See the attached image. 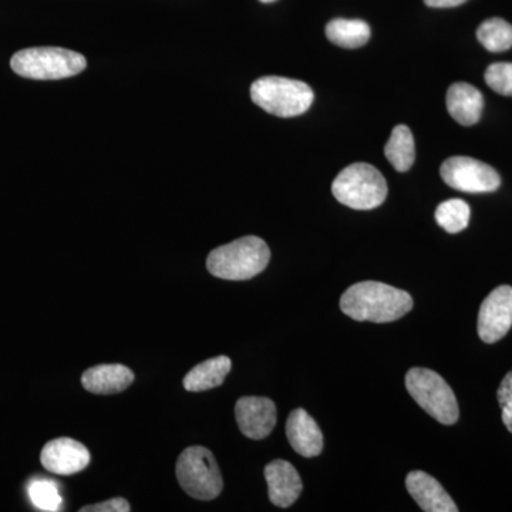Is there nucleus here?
Listing matches in <instances>:
<instances>
[{
  "label": "nucleus",
  "instance_id": "19",
  "mask_svg": "<svg viewBox=\"0 0 512 512\" xmlns=\"http://www.w3.org/2000/svg\"><path fill=\"white\" fill-rule=\"evenodd\" d=\"M384 156L399 173H406L413 167L416 146H414L413 134L409 127L400 124L393 128L392 136L384 147Z\"/></svg>",
  "mask_w": 512,
  "mask_h": 512
},
{
  "label": "nucleus",
  "instance_id": "3",
  "mask_svg": "<svg viewBox=\"0 0 512 512\" xmlns=\"http://www.w3.org/2000/svg\"><path fill=\"white\" fill-rule=\"evenodd\" d=\"M251 99L266 113L289 119L311 109L315 94L308 84L299 80L266 76L252 83Z\"/></svg>",
  "mask_w": 512,
  "mask_h": 512
},
{
  "label": "nucleus",
  "instance_id": "16",
  "mask_svg": "<svg viewBox=\"0 0 512 512\" xmlns=\"http://www.w3.org/2000/svg\"><path fill=\"white\" fill-rule=\"evenodd\" d=\"M134 382L133 370L124 365H99L90 367L82 376V384L93 394L124 392Z\"/></svg>",
  "mask_w": 512,
  "mask_h": 512
},
{
  "label": "nucleus",
  "instance_id": "10",
  "mask_svg": "<svg viewBox=\"0 0 512 512\" xmlns=\"http://www.w3.org/2000/svg\"><path fill=\"white\" fill-rule=\"evenodd\" d=\"M92 456L80 441L60 437L49 441L40 454L42 466L57 476H73L89 466Z\"/></svg>",
  "mask_w": 512,
  "mask_h": 512
},
{
  "label": "nucleus",
  "instance_id": "9",
  "mask_svg": "<svg viewBox=\"0 0 512 512\" xmlns=\"http://www.w3.org/2000/svg\"><path fill=\"white\" fill-rule=\"evenodd\" d=\"M512 326V288L498 286L481 305L478 313V336L485 343H495L510 332Z\"/></svg>",
  "mask_w": 512,
  "mask_h": 512
},
{
  "label": "nucleus",
  "instance_id": "22",
  "mask_svg": "<svg viewBox=\"0 0 512 512\" xmlns=\"http://www.w3.org/2000/svg\"><path fill=\"white\" fill-rule=\"evenodd\" d=\"M30 501L37 510L55 512L59 511L63 504L62 494L56 481L49 478H35L30 481L28 487Z\"/></svg>",
  "mask_w": 512,
  "mask_h": 512
},
{
  "label": "nucleus",
  "instance_id": "15",
  "mask_svg": "<svg viewBox=\"0 0 512 512\" xmlns=\"http://www.w3.org/2000/svg\"><path fill=\"white\" fill-rule=\"evenodd\" d=\"M484 97L468 83H454L447 92V110L461 126H474L481 119Z\"/></svg>",
  "mask_w": 512,
  "mask_h": 512
},
{
  "label": "nucleus",
  "instance_id": "4",
  "mask_svg": "<svg viewBox=\"0 0 512 512\" xmlns=\"http://www.w3.org/2000/svg\"><path fill=\"white\" fill-rule=\"evenodd\" d=\"M332 192L340 204L353 210L369 211L383 204L389 188L376 167L356 163L340 171L333 181Z\"/></svg>",
  "mask_w": 512,
  "mask_h": 512
},
{
  "label": "nucleus",
  "instance_id": "6",
  "mask_svg": "<svg viewBox=\"0 0 512 512\" xmlns=\"http://www.w3.org/2000/svg\"><path fill=\"white\" fill-rule=\"evenodd\" d=\"M406 389L414 402L433 419L444 426L457 423L460 410L456 394L439 373L424 367H413L406 375Z\"/></svg>",
  "mask_w": 512,
  "mask_h": 512
},
{
  "label": "nucleus",
  "instance_id": "23",
  "mask_svg": "<svg viewBox=\"0 0 512 512\" xmlns=\"http://www.w3.org/2000/svg\"><path fill=\"white\" fill-rule=\"evenodd\" d=\"M485 83L501 96H512V63H494L485 72Z\"/></svg>",
  "mask_w": 512,
  "mask_h": 512
},
{
  "label": "nucleus",
  "instance_id": "20",
  "mask_svg": "<svg viewBox=\"0 0 512 512\" xmlns=\"http://www.w3.org/2000/svg\"><path fill=\"white\" fill-rule=\"evenodd\" d=\"M477 39L488 52H505L512 47V26L500 18L485 20L477 29Z\"/></svg>",
  "mask_w": 512,
  "mask_h": 512
},
{
  "label": "nucleus",
  "instance_id": "2",
  "mask_svg": "<svg viewBox=\"0 0 512 512\" xmlns=\"http://www.w3.org/2000/svg\"><path fill=\"white\" fill-rule=\"evenodd\" d=\"M271 251L264 239L239 238L231 244L214 249L207 259L211 275L227 281H247L265 271Z\"/></svg>",
  "mask_w": 512,
  "mask_h": 512
},
{
  "label": "nucleus",
  "instance_id": "27",
  "mask_svg": "<svg viewBox=\"0 0 512 512\" xmlns=\"http://www.w3.org/2000/svg\"><path fill=\"white\" fill-rule=\"evenodd\" d=\"M501 410H503V421L507 430L512 434V404H505V406H501Z\"/></svg>",
  "mask_w": 512,
  "mask_h": 512
},
{
  "label": "nucleus",
  "instance_id": "18",
  "mask_svg": "<svg viewBox=\"0 0 512 512\" xmlns=\"http://www.w3.org/2000/svg\"><path fill=\"white\" fill-rule=\"evenodd\" d=\"M369 25L359 19H333L326 26V37L333 45L345 49H359L369 42Z\"/></svg>",
  "mask_w": 512,
  "mask_h": 512
},
{
  "label": "nucleus",
  "instance_id": "5",
  "mask_svg": "<svg viewBox=\"0 0 512 512\" xmlns=\"http://www.w3.org/2000/svg\"><path fill=\"white\" fill-rule=\"evenodd\" d=\"M10 66L26 79L60 80L82 73L87 62L80 53L62 47H32L16 53Z\"/></svg>",
  "mask_w": 512,
  "mask_h": 512
},
{
  "label": "nucleus",
  "instance_id": "14",
  "mask_svg": "<svg viewBox=\"0 0 512 512\" xmlns=\"http://www.w3.org/2000/svg\"><path fill=\"white\" fill-rule=\"evenodd\" d=\"M289 444L302 457L320 456L323 450V434L311 414L303 409L293 410L286 421Z\"/></svg>",
  "mask_w": 512,
  "mask_h": 512
},
{
  "label": "nucleus",
  "instance_id": "24",
  "mask_svg": "<svg viewBox=\"0 0 512 512\" xmlns=\"http://www.w3.org/2000/svg\"><path fill=\"white\" fill-rule=\"evenodd\" d=\"M130 504L126 498L116 497L111 500L104 501V503L86 505L83 507L82 512H128L130 511Z\"/></svg>",
  "mask_w": 512,
  "mask_h": 512
},
{
  "label": "nucleus",
  "instance_id": "17",
  "mask_svg": "<svg viewBox=\"0 0 512 512\" xmlns=\"http://www.w3.org/2000/svg\"><path fill=\"white\" fill-rule=\"evenodd\" d=\"M231 359L228 356L211 357L200 365L192 367L184 377V389L198 393L220 387L231 372Z\"/></svg>",
  "mask_w": 512,
  "mask_h": 512
},
{
  "label": "nucleus",
  "instance_id": "12",
  "mask_svg": "<svg viewBox=\"0 0 512 512\" xmlns=\"http://www.w3.org/2000/svg\"><path fill=\"white\" fill-rule=\"evenodd\" d=\"M265 480L269 500L276 507H291L302 493V478L289 461H271L265 467Z\"/></svg>",
  "mask_w": 512,
  "mask_h": 512
},
{
  "label": "nucleus",
  "instance_id": "7",
  "mask_svg": "<svg viewBox=\"0 0 512 512\" xmlns=\"http://www.w3.org/2000/svg\"><path fill=\"white\" fill-rule=\"evenodd\" d=\"M177 480L185 493L201 501L214 500L224 487L214 454L201 446L185 448L178 457Z\"/></svg>",
  "mask_w": 512,
  "mask_h": 512
},
{
  "label": "nucleus",
  "instance_id": "28",
  "mask_svg": "<svg viewBox=\"0 0 512 512\" xmlns=\"http://www.w3.org/2000/svg\"><path fill=\"white\" fill-rule=\"evenodd\" d=\"M259 2H262V3H272V2H275V0H259Z\"/></svg>",
  "mask_w": 512,
  "mask_h": 512
},
{
  "label": "nucleus",
  "instance_id": "1",
  "mask_svg": "<svg viewBox=\"0 0 512 512\" xmlns=\"http://www.w3.org/2000/svg\"><path fill=\"white\" fill-rule=\"evenodd\" d=\"M340 309L357 322L389 323L413 309V298L403 289L365 281L350 286L340 298Z\"/></svg>",
  "mask_w": 512,
  "mask_h": 512
},
{
  "label": "nucleus",
  "instance_id": "26",
  "mask_svg": "<svg viewBox=\"0 0 512 512\" xmlns=\"http://www.w3.org/2000/svg\"><path fill=\"white\" fill-rule=\"evenodd\" d=\"M466 2L468 0H424L429 8H456Z\"/></svg>",
  "mask_w": 512,
  "mask_h": 512
},
{
  "label": "nucleus",
  "instance_id": "25",
  "mask_svg": "<svg viewBox=\"0 0 512 512\" xmlns=\"http://www.w3.org/2000/svg\"><path fill=\"white\" fill-rule=\"evenodd\" d=\"M497 399L500 406L512 404V370L504 377L497 392Z\"/></svg>",
  "mask_w": 512,
  "mask_h": 512
},
{
  "label": "nucleus",
  "instance_id": "8",
  "mask_svg": "<svg viewBox=\"0 0 512 512\" xmlns=\"http://www.w3.org/2000/svg\"><path fill=\"white\" fill-rule=\"evenodd\" d=\"M441 178L457 191L481 194L500 188V174L483 161L470 157H451L440 168Z\"/></svg>",
  "mask_w": 512,
  "mask_h": 512
},
{
  "label": "nucleus",
  "instance_id": "11",
  "mask_svg": "<svg viewBox=\"0 0 512 512\" xmlns=\"http://www.w3.org/2000/svg\"><path fill=\"white\" fill-rule=\"evenodd\" d=\"M239 430L251 440H264L276 426V406L268 397L245 396L235 404Z\"/></svg>",
  "mask_w": 512,
  "mask_h": 512
},
{
  "label": "nucleus",
  "instance_id": "13",
  "mask_svg": "<svg viewBox=\"0 0 512 512\" xmlns=\"http://www.w3.org/2000/svg\"><path fill=\"white\" fill-rule=\"evenodd\" d=\"M406 487L413 500L426 512H457L458 507L443 485L424 471H412L406 478Z\"/></svg>",
  "mask_w": 512,
  "mask_h": 512
},
{
  "label": "nucleus",
  "instance_id": "21",
  "mask_svg": "<svg viewBox=\"0 0 512 512\" xmlns=\"http://www.w3.org/2000/svg\"><path fill=\"white\" fill-rule=\"evenodd\" d=\"M470 215V205L466 201L453 198L441 202L437 207L436 221L448 234H458L468 227Z\"/></svg>",
  "mask_w": 512,
  "mask_h": 512
}]
</instances>
